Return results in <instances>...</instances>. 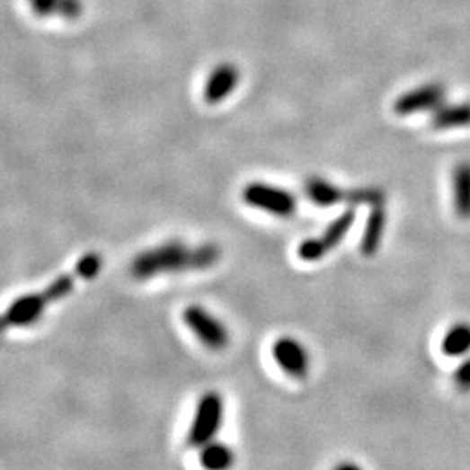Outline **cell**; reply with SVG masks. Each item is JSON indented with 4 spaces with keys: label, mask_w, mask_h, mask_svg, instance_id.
Segmentation results:
<instances>
[{
    "label": "cell",
    "mask_w": 470,
    "mask_h": 470,
    "mask_svg": "<svg viewBox=\"0 0 470 470\" xmlns=\"http://www.w3.org/2000/svg\"><path fill=\"white\" fill-rule=\"evenodd\" d=\"M441 350L448 358H460L470 352V324L457 323L443 336Z\"/></svg>",
    "instance_id": "cell-15"
},
{
    "label": "cell",
    "mask_w": 470,
    "mask_h": 470,
    "mask_svg": "<svg viewBox=\"0 0 470 470\" xmlns=\"http://www.w3.org/2000/svg\"><path fill=\"white\" fill-rule=\"evenodd\" d=\"M356 222V209H347L343 211L334 222L330 223V226L324 230L323 235L306 239L300 248H298V256L304 262H319L323 260L330 251L336 248L343 237L349 234L352 225Z\"/></svg>",
    "instance_id": "cell-6"
},
{
    "label": "cell",
    "mask_w": 470,
    "mask_h": 470,
    "mask_svg": "<svg viewBox=\"0 0 470 470\" xmlns=\"http://www.w3.org/2000/svg\"><path fill=\"white\" fill-rule=\"evenodd\" d=\"M453 200L458 218L470 220V163H462L455 167Z\"/></svg>",
    "instance_id": "cell-12"
},
{
    "label": "cell",
    "mask_w": 470,
    "mask_h": 470,
    "mask_svg": "<svg viewBox=\"0 0 470 470\" xmlns=\"http://www.w3.org/2000/svg\"><path fill=\"white\" fill-rule=\"evenodd\" d=\"M222 256L217 244H200L191 248L185 243L171 241L157 248L146 249L131 262V276L139 280L176 274L185 270H204L213 267Z\"/></svg>",
    "instance_id": "cell-2"
},
{
    "label": "cell",
    "mask_w": 470,
    "mask_h": 470,
    "mask_svg": "<svg viewBox=\"0 0 470 470\" xmlns=\"http://www.w3.org/2000/svg\"><path fill=\"white\" fill-rule=\"evenodd\" d=\"M333 470H362L360 469L359 466L358 464H354V462H341V464H338L336 467Z\"/></svg>",
    "instance_id": "cell-18"
},
{
    "label": "cell",
    "mask_w": 470,
    "mask_h": 470,
    "mask_svg": "<svg viewBox=\"0 0 470 470\" xmlns=\"http://www.w3.org/2000/svg\"><path fill=\"white\" fill-rule=\"evenodd\" d=\"M272 356L277 366L289 375L291 378L302 380L308 375L310 358L304 345L293 336H280L277 338L272 347Z\"/></svg>",
    "instance_id": "cell-8"
},
{
    "label": "cell",
    "mask_w": 470,
    "mask_h": 470,
    "mask_svg": "<svg viewBox=\"0 0 470 470\" xmlns=\"http://www.w3.org/2000/svg\"><path fill=\"white\" fill-rule=\"evenodd\" d=\"M239 68L230 63H223L209 75L208 83L204 85V100L209 105L220 103L234 91V87L239 84Z\"/></svg>",
    "instance_id": "cell-10"
},
{
    "label": "cell",
    "mask_w": 470,
    "mask_h": 470,
    "mask_svg": "<svg viewBox=\"0 0 470 470\" xmlns=\"http://www.w3.org/2000/svg\"><path fill=\"white\" fill-rule=\"evenodd\" d=\"M199 460L204 470H230L235 464V453L226 444L211 441L200 448Z\"/></svg>",
    "instance_id": "cell-14"
},
{
    "label": "cell",
    "mask_w": 470,
    "mask_h": 470,
    "mask_svg": "<svg viewBox=\"0 0 470 470\" xmlns=\"http://www.w3.org/2000/svg\"><path fill=\"white\" fill-rule=\"evenodd\" d=\"M453 380H455V387L460 392H470V358L457 368Z\"/></svg>",
    "instance_id": "cell-17"
},
{
    "label": "cell",
    "mask_w": 470,
    "mask_h": 470,
    "mask_svg": "<svg viewBox=\"0 0 470 470\" xmlns=\"http://www.w3.org/2000/svg\"><path fill=\"white\" fill-rule=\"evenodd\" d=\"M223 415L225 403L222 395L215 390L202 394L195 406L194 420L187 434V444L191 448H202L215 441L217 434L222 429Z\"/></svg>",
    "instance_id": "cell-3"
},
{
    "label": "cell",
    "mask_w": 470,
    "mask_h": 470,
    "mask_svg": "<svg viewBox=\"0 0 470 470\" xmlns=\"http://www.w3.org/2000/svg\"><path fill=\"white\" fill-rule=\"evenodd\" d=\"M103 267V258L100 253H85L83 258L77 262L75 269L72 272H67L63 276L56 277L55 280L42 291L28 293L20 298H16L13 304L7 306L2 317L4 330L9 328H23L35 324L49 305L56 304L68 297L77 280H91L100 274Z\"/></svg>",
    "instance_id": "cell-1"
},
{
    "label": "cell",
    "mask_w": 470,
    "mask_h": 470,
    "mask_svg": "<svg viewBox=\"0 0 470 470\" xmlns=\"http://www.w3.org/2000/svg\"><path fill=\"white\" fill-rule=\"evenodd\" d=\"M243 197L249 206L272 213L280 218H288V217L295 215V211H297L295 195L284 189L267 185V183H260V182L249 183L243 192Z\"/></svg>",
    "instance_id": "cell-7"
},
{
    "label": "cell",
    "mask_w": 470,
    "mask_h": 470,
    "mask_svg": "<svg viewBox=\"0 0 470 470\" xmlns=\"http://www.w3.org/2000/svg\"><path fill=\"white\" fill-rule=\"evenodd\" d=\"M31 11L40 16H61L65 20H75L83 14L81 0H30Z\"/></svg>",
    "instance_id": "cell-13"
},
{
    "label": "cell",
    "mask_w": 470,
    "mask_h": 470,
    "mask_svg": "<svg viewBox=\"0 0 470 470\" xmlns=\"http://www.w3.org/2000/svg\"><path fill=\"white\" fill-rule=\"evenodd\" d=\"M386 225H387V217L384 206H373L360 239V253L364 256H373L378 253L386 234Z\"/></svg>",
    "instance_id": "cell-11"
},
{
    "label": "cell",
    "mask_w": 470,
    "mask_h": 470,
    "mask_svg": "<svg viewBox=\"0 0 470 470\" xmlns=\"http://www.w3.org/2000/svg\"><path fill=\"white\" fill-rule=\"evenodd\" d=\"M305 192L308 199L321 208H330L340 202L349 204H369V206H382L386 200V194L380 189H352L341 191L340 187L333 185L323 178H310L305 185Z\"/></svg>",
    "instance_id": "cell-4"
},
{
    "label": "cell",
    "mask_w": 470,
    "mask_h": 470,
    "mask_svg": "<svg viewBox=\"0 0 470 470\" xmlns=\"http://www.w3.org/2000/svg\"><path fill=\"white\" fill-rule=\"evenodd\" d=\"M444 91L443 85L439 84H429V85H421L418 89H413L408 94H403L395 105L394 111L397 115H412L416 111H432V109H441L444 103Z\"/></svg>",
    "instance_id": "cell-9"
},
{
    "label": "cell",
    "mask_w": 470,
    "mask_h": 470,
    "mask_svg": "<svg viewBox=\"0 0 470 470\" xmlns=\"http://www.w3.org/2000/svg\"><path fill=\"white\" fill-rule=\"evenodd\" d=\"M430 126H432V129H436V131L470 126V103L438 109L434 119H432V122H430Z\"/></svg>",
    "instance_id": "cell-16"
},
{
    "label": "cell",
    "mask_w": 470,
    "mask_h": 470,
    "mask_svg": "<svg viewBox=\"0 0 470 470\" xmlns=\"http://www.w3.org/2000/svg\"><path fill=\"white\" fill-rule=\"evenodd\" d=\"M183 321L204 347L209 350H223L230 341V333L220 319L200 305H191L183 310Z\"/></svg>",
    "instance_id": "cell-5"
}]
</instances>
